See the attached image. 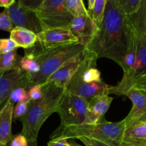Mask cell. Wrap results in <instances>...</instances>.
Wrapping results in <instances>:
<instances>
[{
    "mask_svg": "<svg viewBox=\"0 0 146 146\" xmlns=\"http://www.w3.org/2000/svg\"><path fill=\"white\" fill-rule=\"evenodd\" d=\"M125 127L124 120L119 122H109L104 120L95 124L60 125L50 135V140L78 139L83 137L97 140L111 146H122V139Z\"/></svg>",
    "mask_w": 146,
    "mask_h": 146,
    "instance_id": "cell-3",
    "label": "cell"
},
{
    "mask_svg": "<svg viewBox=\"0 0 146 146\" xmlns=\"http://www.w3.org/2000/svg\"><path fill=\"white\" fill-rule=\"evenodd\" d=\"M135 13L140 17L146 30V0H141L139 8Z\"/></svg>",
    "mask_w": 146,
    "mask_h": 146,
    "instance_id": "cell-30",
    "label": "cell"
},
{
    "mask_svg": "<svg viewBox=\"0 0 146 146\" xmlns=\"http://www.w3.org/2000/svg\"><path fill=\"white\" fill-rule=\"evenodd\" d=\"M86 53H87V49L85 48L84 51H81L74 57L70 58L67 62L64 63L61 67H60L55 72L53 73L47 78L45 84L53 83L57 86L65 89L68 83L70 82L74 74L77 72L80 64L84 60Z\"/></svg>",
    "mask_w": 146,
    "mask_h": 146,
    "instance_id": "cell-10",
    "label": "cell"
},
{
    "mask_svg": "<svg viewBox=\"0 0 146 146\" xmlns=\"http://www.w3.org/2000/svg\"><path fill=\"white\" fill-rule=\"evenodd\" d=\"M30 103V102H29ZM29 103L16 104L13 110V120L20 119L27 114L29 107Z\"/></svg>",
    "mask_w": 146,
    "mask_h": 146,
    "instance_id": "cell-25",
    "label": "cell"
},
{
    "mask_svg": "<svg viewBox=\"0 0 146 146\" xmlns=\"http://www.w3.org/2000/svg\"><path fill=\"white\" fill-rule=\"evenodd\" d=\"M17 0H0V7L8 9L14 4Z\"/></svg>",
    "mask_w": 146,
    "mask_h": 146,
    "instance_id": "cell-34",
    "label": "cell"
},
{
    "mask_svg": "<svg viewBox=\"0 0 146 146\" xmlns=\"http://www.w3.org/2000/svg\"><path fill=\"white\" fill-rule=\"evenodd\" d=\"M43 96L40 100L30 101L27 114L20 118L22 129L21 134L26 137L29 146H37V141L40 128L46 120L57 112L64 89L53 83L42 86Z\"/></svg>",
    "mask_w": 146,
    "mask_h": 146,
    "instance_id": "cell-2",
    "label": "cell"
},
{
    "mask_svg": "<svg viewBox=\"0 0 146 146\" xmlns=\"http://www.w3.org/2000/svg\"><path fill=\"white\" fill-rule=\"evenodd\" d=\"M106 2L107 0H95L93 9L90 11H88L89 14L97 26L98 29L103 19Z\"/></svg>",
    "mask_w": 146,
    "mask_h": 146,
    "instance_id": "cell-21",
    "label": "cell"
},
{
    "mask_svg": "<svg viewBox=\"0 0 146 146\" xmlns=\"http://www.w3.org/2000/svg\"><path fill=\"white\" fill-rule=\"evenodd\" d=\"M129 43L127 16L115 0H107L103 19L95 36L86 47L97 58H107L123 68Z\"/></svg>",
    "mask_w": 146,
    "mask_h": 146,
    "instance_id": "cell-1",
    "label": "cell"
},
{
    "mask_svg": "<svg viewBox=\"0 0 146 146\" xmlns=\"http://www.w3.org/2000/svg\"><path fill=\"white\" fill-rule=\"evenodd\" d=\"M65 7L73 17L90 15L83 0H65Z\"/></svg>",
    "mask_w": 146,
    "mask_h": 146,
    "instance_id": "cell-20",
    "label": "cell"
},
{
    "mask_svg": "<svg viewBox=\"0 0 146 146\" xmlns=\"http://www.w3.org/2000/svg\"><path fill=\"white\" fill-rule=\"evenodd\" d=\"M14 104L9 100L0 108V146L9 143L11 138V124L13 121V110Z\"/></svg>",
    "mask_w": 146,
    "mask_h": 146,
    "instance_id": "cell-16",
    "label": "cell"
},
{
    "mask_svg": "<svg viewBox=\"0 0 146 146\" xmlns=\"http://www.w3.org/2000/svg\"><path fill=\"white\" fill-rule=\"evenodd\" d=\"M14 27V25L9 17L7 9H4V11L0 13V29L11 32Z\"/></svg>",
    "mask_w": 146,
    "mask_h": 146,
    "instance_id": "cell-24",
    "label": "cell"
},
{
    "mask_svg": "<svg viewBox=\"0 0 146 146\" xmlns=\"http://www.w3.org/2000/svg\"><path fill=\"white\" fill-rule=\"evenodd\" d=\"M117 6L126 16L136 12L139 8L141 0H115Z\"/></svg>",
    "mask_w": 146,
    "mask_h": 146,
    "instance_id": "cell-22",
    "label": "cell"
},
{
    "mask_svg": "<svg viewBox=\"0 0 146 146\" xmlns=\"http://www.w3.org/2000/svg\"><path fill=\"white\" fill-rule=\"evenodd\" d=\"M87 102L84 98L64 90L57 111L61 120L60 125L70 126L85 123Z\"/></svg>",
    "mask_w": 146,
    "mask_h": 146,
    "instance_id": "cell-5",
    "label": "cell"
},
{
    "mask_svg": "<svg viewBox=\"0 0 146 146\" xmlns=\"http://www.w3.org/2000/svg\"><path fill=\"white\" fill-rule=\"evenodd\" d=\"M68 28L79 44L87 47L95 36L98 27L90 15L73 17Z\"/></svg>",
    "mask_w": 146,
    "mask_h": 146,
    "instance_id": "cell-11",
    "label": "cell"
},
{
    "mask_svg": "<svg viewBox=\"0 0 146 146\" xmlns=\"http://www.w3.org/2000/svg\"><path fill=\"white\" fill-rule=\"evenodd\" d=\"M29 95L31 101H36L40 100L43 96L42 86L34 85L28 89Z\"/></svg>",
    "mask_w": 146,
    "mask_h": 146,
    "instance_id": "cell-27",
    "label": "cell"
},
{
    "mask_svg": "<svg viewBox=\"0 0 146 146\" xmlns=\"http://www.w3.org/2000/svg\"><path fill=\"white\" fill-rule=\"evenodd\" d=\"M30 48L40 64V69L34 75L27 74L28 89L34 85H44L53 73L70 58L84 51L86 47L77 43L62 48L45 49L37 42Z\"/></svg>",
    "mask_w": 146,
    "mask_h": 146,
    "instance_id": "cell-4",
    "label": "cell"
},
{
    "mask_svg": "<svg viewBox=\"0 0 146 146\" xmlns=\"http://www.w3.org/2000/svg\"><path fill=\"white\" fill-rule=\"evenodd\" d=\"M9 146H29V143L24 135L19 133L17 135H13L10 141Z\"/></svg>",
    "mask_w": 146,
    "mask_h": 146,
    "instance_id": "cell-29",
    "label": "cell"
},
{
    "mask_svg": "<svg viewBox=\"0 0 146 146\" xmlns=\"http://www.w3.org/2000/svg\"><path fill=\"white\" fill-rule=\"evenodd\" d=\"M37 42L45 49H54L77 44L78 41L68 27H52L37 34Z\"/></svg>",
    "mask_w": 146,
    "mask_h": 146,
    "instance_id": "cell-7",
    "label": "cell"
},
{
    "mask_svg": "<svg viewBox=\"0 0 146 146\" xmlns=\"http://www.w3.org/2000/svg\"><path fill=\"white\" fill-rule=\"evenodd\" d=\"M78 139L81 142H82V143L85 146H111L105 143H103L102 141H97V140L95 139H92V138L82 137V138H79Z\"/></svg>",
    "mask_w": 146,
    "mask_h": 146,
    "instance_id": "cell-32",
    "label": "cell"
},
{
    "mask_svg": "<svg viewBox=\"0 0 146 146\" xmlns=\"http://www.w3.org/2000/svg\"><path fill=\"white\" fill-rule=\"evenodd\" d=\"M18 87L28 89L27 73L20 68L0 71V108L9 100L11 91Z\"/></svg>",
    "mask_w": 146,
    "mask_h": 146,
    "instance_id": "cell-9",
    "label": "cell"
},
{
    "mask_svg": "<svg viewBox=\"0 0 146 146\" xmlns=\"http://www.w3.org/2000/svg\"><path fill=\"white\" fill-rule=\"evenodd\" d=\"M94 1L95 0H87V4H88V9H87V11H90L93 9L94 7Z\"/></svg>",
    "mask_w": 146,
    "mask_h": 146,
    "instance_id": "cell-35",
    "label": "cell"
},
{
    "mask_svg": "<svg viewBox=\"0 0 146 146\" xmlns=\"http://www.w3.org/2000/svg\"><path fill=\"white\" fill-rule=\"evenodd\" d=\"M43 29L52 27H68L73 17L65 7V0H44L34 10Z\"/></svg>",
    "mask_w": 146,
    "mask_h": 146,
    "instance_id": "cell-6",
    "label": "cell"
},
{
    "mask_svg": "<svg viewBox=\"0 0 146 146\" xmlns=\"http://www.w3.org/2000/svg\"><path fill=\"white\" fill-rule=\"evenodd\" d=\"M21 56L17 54V50L0 54V71H7L19 68Z\"/></svg>",
    "mask_w": 146,
    "mask_h": 146,
    "instance_id": "cell-19",
    "label": "cell"
},
{
    "mask_svg": "<svg viewBox=\"0 0 146 146\" xmlns=\"http://www.w3.org/2000/svg\"><path fill=\"white\" fill-rule=\"evenodd\" d=\"M6 146H9V144H8V145H6Z\"/></svg>",
    "mask_w": 146,
    "mask_h": 146,
    "instance_id": "cell-38",
    "label": "cell"
},
{
    "mask_svg": "<svg viewBox=\"0 0 146 146\" xmlns=\"http://www.w3.org/2000/svg\"><path fill=\"white\" fill-rule=\"evenodd\" d=\"M110 86L103 81L84 84L81 81L70 80L64 90L74 95L79 96L88 101L95 96L110 95Z\"/></svg>",
    "mask_w": 146,
    "mask_h": 146,
    "instance_id": "cell-12",
    "label": "cell"
},
{
    "mask_svg": "<svg viewBox=\"0 0 146 146\" xmlns=\"http://www.w3.org/2000/svg\"><path fill=\"white\" fill-rule=\"evenodd\" d=\"M69 146H80V145L74 141H73L72 139H71V141L69 142Z\"/></svg>",
    "mask_w": 146,
    "mask_h": 146,
    "instance_id": "cell-36",
    "label": "cell"
},
{
    "mask_svg": "<svg viewBox=\"0 0 146 146\" xmlns=\"http://www.w3.org/2000/svg\"><path fill=\"white\" fill-rule=\"evenodd\" d=\"M113 101V97L107 95H97L89 100L85 123L95 124L104 121V115Z\"/></svg>",
    "mask_w": 146,
    "mask_h": 146,
    "instance_id": "cell-13",
    "label": "cell"
},
{
    "mask_svg": "<svg viewBox=\"0 0 146 146\" xmlns=\"http://www.w3.org/2000/svg\"><path fill=\"white\" fill-rule=\"evenodd\" d=\"M47 146H69V142L67 139L57 138L50 140L47 143Z\"/></svg>",
    "mask_w": 146,
    "mask_h": 146,
    "instance_id": "cell-33",
    "label": "cell"
},
{
    "mask_svg": "<svg viewBox=\"0 0 146 146\" xmlns=\"http://www.w3.org/2000/svg\"><path fill=\"white\" fill-rule=\"evenodd\" d=\"M10 39L12 40L17 46L28 49L35 45L37 41V34L21 27H14L10 32Z\"/></svg>",
    "mask_w": 146,
    "mask_h": 146,
    "instance_id": "cell-17",
    "label": "cell"
},
{
    "mask_svg": "<svg viewBox=\"0 0 146 146\" xmlns=\"http://www.w3.org/2000/svg\"><path fill=\"white\" fill-rule=\"evenodd\" d=\"M132 87H134L146 94V72L135 78Z\"/></svg>",
    "mask_w": 146,
    "mask_h": 146,
    "instance_id": "cell-28",
    "label": "cell"
},
{
    "mask_svg": "<svg viewBox=\"0 0 146 146\" xmlns=\"http://www.w3.org/2000/svg\"><path fill=\"white\" fill-rule=\"evenodd\" d=\"M131 101L133 107L128 115L125 118L126 126L140 121L146 110V94L131 87L124 94Z\"/></svg>",
    "mask_w": 146,
    "mask_h": 146,
    "instance_id": "cell-14",
    "label": "cell"
},
{
    "mask_svg": "<svg viewBox=\"0 0 146 146\" xmlns=\"http://www.w3.org/2000/svg\"><path fill=\"white\" fill-rule=\"evenodd\" d=\"M7 9L14 27L24 28L36 34L42 31L43 27L35 12L21 5L18 0Z\"/></svg>",
    "mask_w": 146,
    "mask_h": 146,
    "instance_id": "cell-8",
    "label": "cell"
},
{
    "mask_svg": "<svg viewBox=\"0 0 146 146\" xmlns=\"http://www.w3.org/2000/svg\"><path fill=\"white\" fill-rule=\"evenodd\" d=\"M9 100L14 104L18 103H29L31 101L28 89L23 87H18L13 90L10 94Z\"/></svg>",
    "mask_w": 146,
    "mask_h": 146,
    "instance_id": "cell-23",
    "label": "cell"
},
{
    "mask_svg": "<svg viewBox=\"0 0 146 146\" xmlns=\"http://www.w3.org/2000/svg\"><path fill=\"white\" fill-rule=\"evenodd\" d=\"M19 68L28 75H34L40 71V65L31 48L24 49V56H21L19 61Z\"/></svg>",
    "mask_w": 146,
    "mask_h": 146,
    "instance_id": "cell-18",
    "label": "cell"
},
{
    "mask_svg": "<svg viewBox=\"0 0 146 146\" xmlns=\"http://www.w3.org/2000/svg\"><path fill=\"white\" fill-rule=\"evenodd\" d=\"M122 146H146V121H138L125 127Z\"/></svg>",
    "mask_w": 146,
    "mask_h": 146,
    "instance_id": "cell-15",
    "label": "cell"
},
{
    "mask_svg": "<svg viewBox=\"0 0 146 146\" xmlns=\"http://www.w3.org/2000/svg\"><path fill=\"white\" fill-rule=\"evenodd\" d=\"M140 121H146V110H145V111L143 115L142 116V118H140Z\"/></svg>",
    "mask_w": 146,
    "mask_h": 146,
    "instance_id": "cell-37",
    "label": "cell"
},
{
    "mask_svg": "<svg viewBox=\"0 0 146 146\" xmlns=\"http://www.w3.org/2000/svg\"><path fill=\"white\" fill-rule=\"evenodd\" d=\"M18 47L10 38H0V54H6L17 50Z\"/></svg>",
    "mask_w": 146,
    "mask_h": 146,
    "instance_id": "cell-26",
    "label": "cell"
},
{
    "mask_svg": "<svg viewBox=\"0 0 146 146\" xmlns=\"http://www.w3.org/2000/svg\"><path fill=\"white\" fill-rule=\"evenodd\" d=\"M43 1L44 0H18L19 3L21 5L33 11H34L42 3Z\"/></svg>",
    "mask_w": 146,
    "mask_h": 146,
    "instance_id": "cell-31",
    "label": "cell"
}]
</instances>
